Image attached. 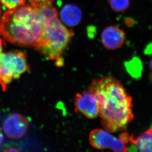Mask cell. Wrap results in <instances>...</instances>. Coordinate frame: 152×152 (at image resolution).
I'll use <instances>...</instances> for the list:
<instances>
[{
  "instance_id": "4fadbf2b",
  "label": "cell",
  "mask_w": 152,
  "mask_h": 152,
  "mask_svg": "<svg viewBox=\"0 0 152 152\" xmlns=\"http://www.w3.org/2000/svg\"><path fill=\"white\" fill-rule=\"evenodd\" d=\"M32 7H40L45 6H50L53 4L54 0H28Z\"/></svg>"
},
{
  "instance_id": "7c38bea8",
  "label": "cell",
  "mask_w": 152,
  "mask_h": 152,
  "mask_svg": "<svg viewBox=\"0 0 152 152\" xmlns=\"http://www.w3.org/2000/svg\"><path fill=\"white\" fill-rule=\"evenodd\" d=\"M1 4L7 9L11 10L24 4L25 0H0Z\"/></svg>"
},
{
  "instance_id": "8fae6325",
  "label": "cell",
  "mask_w": 152,
  "mask_h": 152,
  "mask_svg": "<svg viewBox=\"0 0 152 152\" xmlns=\"http://www.w3.org/2000/svg\"><path fill=\"white\" fill-rule=\"evenodd\" d=\"M109 4L113 10L121 12L129 7V0H108Z\"/></svg>"
},
{
  "instance_id": "3957f363",
  "label": "cell",
  "mask_w": 152,
  "mask_h": 152,
  "mask_svg": "<svg viewBox=\"0 0 152 152\" xmlns=\"http://www.w3.org/2000/svg\"><path fill=\"white\" fill-rule=\"evenodd\" d=\"M44 20L45 35L42 43L36 49L48 59L56 60L58 66H62V55L74 33L62 23L58 16Z\"/></svg>"
},
{
  "instance_id": "8992f818",
  "label": "cell",
  "mask_w": 152,
  "mask_h": 152,
  "mask_svg": "<svg viewBox=\"0 0 152 152\" xmlns=\"http://www.w3.org/2000/svg\"><path fill=\"white\" fill-rule=\"evenodd\" d=\"M75 103V110L77 113H80L89 119H95L99 116L98 100L90 90L77 94Z\"/></svg>"
},
{
  "instance_id": "30bf717a",
  "label": "cell",
  "mask_w": 152,
  "mask_h": 152,
  "mask_svg": "<svg viewBox=\"0 0 152 152\" xmlns=\"http://www.w3.org/2000/svg\"><path fill=\"white\" fill-rule=\"evenodd\" d=\"M129 141L133 145H135L140 152H152V129L150 128L137 137L129 136Z\"/></svg>"
},
{
  "instance_id": "2e32d148",
  "label": "cell",
  "mask_w": 152,
  "mask_h": 152,
  "mask_svg": "<svg viewBox=\"0 0 152 152\" xmlns=\"http://www.w3.org/2000/svg\"><path fill=\"white\" fill-rule=\"evenodd\" d=\"M6 152H18L19 150L16 149H14V148H12V149H9L6 150H5Z\"/></svg>"
},
{
  "instance_id": "e0dca14e",
  "label": "cell",
  "mask_w": 152,
  "mask_h": 152,
  "mask_svg": "<svg viewBox=\"0 0 152 152\" xmlns=\"http://www.w3.org/2000/svg\"><path fill=\"white\" fill-rule=\"evenodd\" d=\"M1 4H0V19H1Z\"/></svg>"
},
{
  "instance_id": "52a82bcc",
  "label": "cell",
  "mask_w": 152,
  "mask_h": 152,
  "mask_svg": "<svg viewBox=\"0 0 152 152\" xmlns=\"http://www.w3.org/2000/svg\"><path fill=\"white\" fill-rule=\"evenodd\" d=\"M4 133L12 139H19L26 134L29 126L27 119L20 114L10 115L3 123Z\"/></svg>"
},
{
  "instance_id": "ba28073f",
  "label": "cell",
  "mask_w": 152,
  "mask_h": 152,
  "mask_svg": "<svg viewBox=\"0 0 152 152\" xmlns=\"http://www.w3.org/2000/svg\"><path fill=\"white\" fill-rule=\"evenodd\" d=\"M126 39V34L123 30L116 26L105 28L101 34V41L105 48L114 50L121 48Z\"/></svg>"
},
{
  "instance_id": "7a4b0ae2",
  "label": "cell",
  "mask_w": 152,
  "mask_h": 152,
  "mask_svg": "<svg viewBox=\"0 0 152 152\" xmlns=\"http://www.w3.org/2000/svg\"><path fill=\"white\" fill-rule=\"evenodd\" d=\"M0 30L11 43L37 49L43 40L45 24L37 7L22 5L4 13Z\"/></svg>"
},
{
  "instance_id": "5bb4252c",
  "label": "cell",
  "mask_w": 152,
  "mask_h": 152,
  "mask_svg": "<svg viewBox=\"0 0 152 152\" xmlns=\"http://www.w3.org/2000/svg\"><path fill=\"white\" fill-rule=\"evenodd\" d=\"M5 46H6V43L4 42V37H3L1 31L0 30V54L2 53Z\"/></svg>"
},
{
  "instance_id": "9a60e30c",
  "label": "cell",
  "mask_w": 152,
  "mask_h": 152,
  "mask_svg": "<svg viewBox=\"0 0 152 152\" xmlns=\"http://www.w3.org/2000/svg\"><path fill=\"white\" fill-rule=\"evenodd\" d=\"M3 138H4V137H3V133L1 132V130L0 129V146L3 142Z\"/></svg>"
},
{
  "instance_id": "9c48e42d",
  "label": "cell",
  "mask_w": 152,
  "mask_h": 152,
  "mask_svg": "<svg viewBox=\"0 0 152 152\" xmlns=\"http://www.w3.org/2000/svg\"><path fill=\"white\" fill-rule=\"evenodd\" d=\"M61 21L69 27L77 26L82 19L80 9L75 4H66L62 7L60 12Z\"/></svg>"
},
{
  "instance_id": "5b68a950",
  "label": "cell",
  "mask_w": 152,
  "mask_h": 152,
  "mask_svg": "<svg viewBox=\"0 0 152 152\" xmlns=\"http://www.w3.org/2000/svg\"><path fill=\"white\" fill-rule=\"evenodd\" d=\"M110 132L105 129H94L89 135L91 145L98 149H109L116 152L128 151L127 144L129 141V134L124 132L116 137Z\"/></svg>"
},
{
  "instance_id": "277c9868",
  "label": "cell",
  "mask_w": 152,
  "mask_h": 152,
  "mask_svg": "<svg viewBox=\"0 0 152 152\" xmlns=\"http://www.w3.org/2000/svg\"><path fill=\"white\" fill-rule=\"evenodd\" d=\"M30 67L26 53L15 50L0 54V85L4 92L15 79L29 72Z\"/></svg>"
},
{
  "instance_id": "6da1fadb",
  "label": "cell",
  "mask_w": 152,
  "mask_h": 152,
  "mask_svg": "<svg viewBox=\"0 0 152 152\" xmlns=\"http://www.w3.org/2000/svg\"><path fill=\"white\" fill-rule=\"evenodd\" d=\"M90 90L98 100L99 116L105 130L120 131L133 120L132 98L115 78L107 76L94 80Z\"/></svg>"
}]
</instances>
